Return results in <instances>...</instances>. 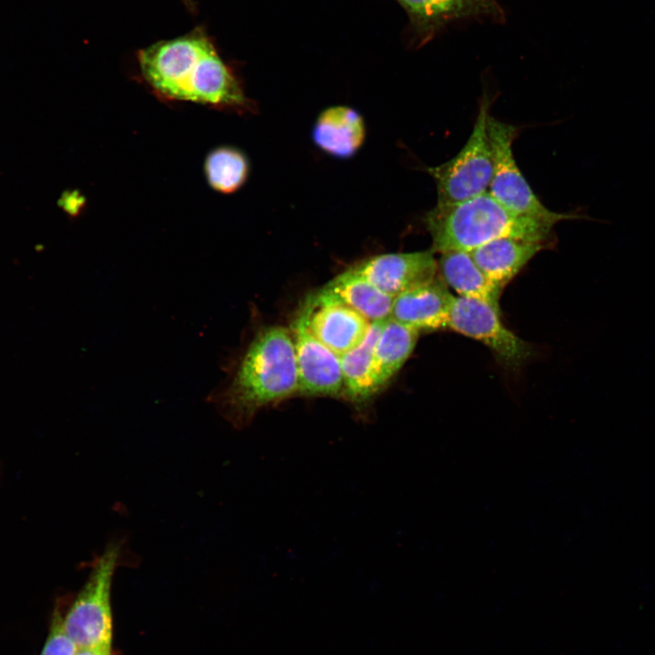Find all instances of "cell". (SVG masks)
<instances>
[{"label":"cell","mask_w":655,"mask_h":655,"mask_svg":"<svg viewBox=\"0 0 655 655\" xmlns=\"http://www.w3.org/2000/svg\"><path fill=\"white\" fill-rule=\"evenodd\" d=\"M141 72L160 97L253 113L249 99L212 43L188 35L150 45L138 55Z\"/></svg>","instance_id":"6da1fadb"},{"label":"cell","mask_w":655,"mask_h":655,"mask_svg":"<svg viewBox=\"0 0 655 655\" xmlns=\"http://www.w3.org/2000/svg\"><path fill=\"white\" fill-rule=\"evenodd\" d=\"M299 379L291 332L260 329L239 356L225 383L207 400L237 428L247 426L264 407L298 393Z\"/></svg>","instance_id":"7a4b0ae2"},{"label":"cell","mask_w":655,"mask_h":655,"mask_svg":"<svg viewBox=\"0 0 655 655\" xmlns=\"http://www.w3.org/2000/svg\"><path fill=\"white\" fill-rule=\"evenodd\" d=\"M423 222L432 238V250L471 252L502 237L546 243L555 225L512 213L489 192L453 204H437Z\"/></svg>","instance_id":"3957f363"},{"label":"cell","mask_w":655,"mask_h":655,"mask_svg":"<svg viewBox=\"0 0 655 655\" xmlns=\"http://www.w3.org/2000/svg\"><path fill=\"white\" fill-rule=\"evenodd\" d=\"M122 555L123 545L114 541L95 558L86 584L64 618L65 630L77 648L111 650L110 593Z\"/></svg>","instance_id":"277c9868"},{"label":"cell","mask_w":655,"mask_h":655,"mask_svg":"<svg viewBox=\"0 0 655 655\" xmlns=\"http://www.w3.org/2000/svg\"><path fill=\"white\" fill-rule=\"evenodd\" d=\"M489 100L484 96L472 132L461 150L448 161L427 167L437 186V204H453L488 192L493 156L487 133Z\"/></svg>","instance_id":"5b68a950"},{"label":"cell","mask_w":655,"mask_h":655,"mask_svg":"<svg viewBox=\"0 0 655 655\" xmlns=\"http://www.w3.org/2000/svg\"><path fill=\"white\" fill-rule=\"evenodd\" d=\"M487 133L493 156V175L488 192L514 214L553 225L580 218L576 214L558 213L546 207L538 198L513 156L512 144L517 136L515 126L501 122L490 115Z\"/></svg>","instance_id":"8992f818"},{"label":"cell","mask_w":655,"mask_h":655,"mask_svg":"<svg viewBox=\"0 0 655 655\" xmlns=\"http://www.w3.org/2000/svg\"><path fill=\"white\" fill-rule=\"evenodd\" d=\"M448 328L485 345L504 366L517 368L531 354V347L500 319L499 307L477 298L454 297Z\"/></svg>","instance_id":"52a82bcc"},{"label":"cell","mask_w":655,"mask_h":655,"mask_svg":"<svg viewBox=\"0 0 655 655\" xmlns=\"http://www.w3.org/2000/svg\"><path fill=\"white\" fill-rule=\"evenodd\" d=\"M298 371V393L307 396H338L343 393L339 356L309 330L302 307L291 326Z\"/></svg>","instance_id":"ba28073f"},{"label":"cell","mask_w":655,"mask_h":655,"mask_svg":"<svg viewBox=\"0 0 655 655\" xmlns=\"http://www.w3.org/2000/svg\"><path fill=\"white\" fill-rule=\"evenodd\" d=\"M434 251L388 253L370 257L351 267L385 294H399L434 279L438 262Z\"/></svg>","instance_id":"9c48e42d"},{"label":"cell","mask_w":655,"mask_h":655,"mask_svg":"<svg viewBox=\"0 0 655 655\" xmlns=\"http://www.w3.org/2000/svg\"><path fill=\"white\" fill-rule=\"evenodd\" d=\"M303 307L311 333L339 357L360 343L371 323L320 291L307 297Z\"/></svg>","instance_id":"30bf717a"},{"label":"cell","mask_w":655,"mask_h":655,"mask_svg":"<svg viewBox=\"0 0 655 655\" xmlns=\"http://www.w3.org/2000/svg\"><path fill=\"white\" fill-rule=\"evenodd\" d=\"M453 298L437 276L394 297L390 317L418 332L446 328Z\"/></svg>","instance_id":"8fae6325"},{"label":"cell","mask_w":655,"mask_h":655,"mask_svg":"<svg viewBox=\"0 0 655 655\" xmlns=\"http://www.w3.org/2000/svg\"><path fill=\"white\" fill-rule=\"evenodd\" d=\"M366 124L361 114L348 106L325 108L317 117L312 128L314 144L327 155L348 159L363 146Z\"/></svg>","instance_id":"7c38bea8"},{"label":"cell","mask_w":655,"mask_h":655,"mask_svg":"<svg viewBox=\"0 0 655 655\" xmlns=\"http://www.w3.org/2000/svg\"><path fill=\"white\" fill-rule=\"evenodd\" d=\"M545 246L540 241L502 237L477 247L470 254L483 273L503 288Z\"/></svg>","instance_id":"4fadbf2b"},{"label":"cell","mask_w":655,"mask_h":655,"mask_svg":"<svg viewBox=\"0 0 655 655\" xmlns=\"http://www.w3.org/2000/svg\"><path fill=\"white\" fill-rule=\"evenodd\" d=\"M385 320L371 322L360 343L339 357L343 393L353 402L363 403L380 389L375 373L374 350Z\"/></svg>","instance_id":"5bb4252c"},{"label":"cell","mask_w":655,"mask_h":655,"mask_svg":"<svg viewBox=\"0 0 655 655\" xmlns=\"http://www.w3.org/2000/svg\"><path fill=\"white\" fill-rule=\"evenodd\" d=\"M319 291L348 306L369 322L390 317L394 297L379 290L351 267L332 278Z\"/></svg>","instance_id":"9a60e30c"},{"label":"cell","mask_w":655,"mask_h":655,"mask_svg":"<svg viewBox=\"0 0 655 655\" xmlns=\"http://www.w3.org/2000/svg\"><path fill=\"white\" fill-rule=\"evenodd\" d=\"M438 271L445 284L458 297L481 299L499 307L502 288L483 273L470 252L454 250L441 253Z\"/></svg>","instance_id":"2e32d148"},{"label":"cell","mask_w":655,"mask_h":655,"mask_svg":"<svg viewBox=\"0 0 655 655\" xmlns=\"http://www.w3.org/2000/svg\"><path fill=\"white\" fill-rule=\"evenodd\" d=\"M419 332L392 317L385 320L374 350L378 383L384 387L413 352Z\"/></svg>","instance_id":"e0dca14e"},{"label":"cell","mask_w":655,"mask_h":655,"mask_svg":"<svg viewBox=\"0 0 655 655\" xmlns=\"http://www.w3.org/2000/svg\"><path fill=\"white\" fill-rule=\"evenodd\" d=\"M416 25L430 31L446 22L490 13L493 0H398Z\"/></svg>","instance_id":"ac0fdd59"},{"label":"cell","mask_w":655,"mask_h":655,"mask_svg":"<svg viewBox=\"0 0 655 655\" xmlns=\"http://www.w3.org/2000/svg\"><path fill=\"white\" fill-rule=\"evenodd\" d=\"M247 156L233 146H219L206 157L204 171L212 189L221 194H232L240 189L249 175Z\"/></svg>","instance_id":"d6986e66"},{"label":"cell","mask_w":655,"mask_h":655,"mask_svg":"<svg viewBox=\"0 0 655 655\" xmlns=\"http://www.w3.org/2000/svg\"><path fill=\"white\" fill-rule=\"evenodd\" d=\"M77 649L65 630L64 619L56 614L41 655H75Z\"/></svg>","instance_id":"ffe728a7"},{"label":"cell","mask_w":655,"mask_h":655,"mask_svg":"<svg viewBox=\"0 0 655 655\" xmlns=\"http://www.w3.org/2000/svg\"><path fill=\"white\" fill-rule=\"evenodd\" d=\"M84 200L77 191L65 192L59 200V205L71 216H76L83 206Z\"/></svg>","instance_id":"44dd1931"},{"label":"cell","mask_w":655,"mask_h":655,"mask_svg":"<svg viewBox=\"0 0 655 655\" xmlns=\"http://www.w3.org/2000/svg\"><path fill=\"white\" fill-rule=\"evenodd\" d=\"M75 655H111V650L99 648H78Z\"/></svg>","instance_id":"7402d4cb"}]
</instances>
